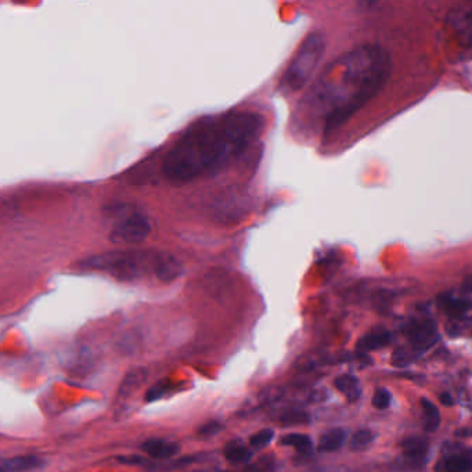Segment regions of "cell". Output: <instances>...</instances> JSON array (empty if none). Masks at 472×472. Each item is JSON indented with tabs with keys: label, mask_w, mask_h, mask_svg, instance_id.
<instances>
[{
	"label": "cell",
	"mask_w": 472,
	"mask_h": 472,
	"mask_svg": "<svg viewBox=\"0 0 472 472\" xmlns=\"http://www.w3.org/2000/svg\"><path fill=\"white\" fill-rule=\"evenodd\" d=\"M43 466V460L37 456H18L12 459L3 460L1 470L6 472H26L40 469Z\"/></svg>",
	"instance_id": "obj_13"
},
{
	"label": "cell",
	"mask_w": 472,
	"mask_h": 472,
	"mask_svg": "<svg viewBox=\"0 0 472 472\" xmlns=\"http://www.w3.org/2000/svg\"><path fill=\"white\" fill-rule=\"evenodd\" d=\"M462 291H463L464 294H472V276H469V277L464 280V283H463V285H462Z\"/></svg>",
	"instance_id": "obj_32"
},
{
	"label": "cell",
	"mask_w": 472,
	"mask_h": 472,
	"mask_svg": "<svg viewBox=\"0 0 472 472\" xmlns=\"http://www.w3.org/2000/svg\"><path fill=\"white\" fill-rule=\"evenodd\" d=\"M111 215L117 218L110 232V239L115 244H139L151 233L150 219L133 207L122 204L112 208Z\"/></svg>",
	"instance_id": "obj_5"
},
{
	"label": "cell",
	"mask_w": 472,
	"mask_h": 472,
	"mask_svg": "<svg viewBox=\"0 0 472 472\" xmlns=\"http://www.w3.org/2000/svg\"><path fill=\"white\" fill-rule=\"evenodd\" d=\"M346 434L341 428H332L321 435L317 444V450L321 453H332L342 448L345 444Z\"/></svg>",
	"instance_id": "obj_15"
},
{
	"label": "cell",
	"mask_w": 472,
	"mask_h": 472,
	"mask_svg": "<svg viewBox=\"0 0 472 472\" xmlns=\"http://www.w3.org/2000/svg\"><path fill=\"white\" fill-rule=\"evenodd\" d=\"M142 450L151 459L155 460H169L179 455L180 446L176 442L160 439V438H151L147 439L142 445Z\"/></svg>",
	"instance_id": "obj_9"
},
{
	"label": "cell",
	"mask_w": 472,
	"mask_h": 472,
	"mask_svg": "<svg viewBox=\"0 0 472 472\" xmlns=\"http://www.w3.org/2000/svg\"><path fill=\"white\" fill-rule=\"evenodd\" d=\"M281 396H283V389H281V388H278V387L267 388V389H264L263 392H260V394L256 396V405L252 407V410H255V409H258V407H260V406L273 403V402L278 401Z\"/></svg>",
	"instance_id": "obj_25"
},
{
	"label": "cell",
	"mask_w": 472,
	"mask_h": 472,
	"mask_svg": "<svg viewBox=\"0 0 472 472\" xmlns=\"http://www.w3.org/2000/svg\"><path fill=\"white\" fill-rule=\"evenodd\" d=\"M278 421L285 427L305 425V424H309L310 416L306 412H302V410H288L284 414H281Z\"/></svg>",
	"instance_id": "obj_22"
},
{
	"label": "cell",
	"mask_w": 472,
	"mask_h": 472,
	"mask_svg": "<svg viewBox=\"0 0 472 472\" xmlns=\"http://www.w3.org/2000/svg\"><path fill=\"white\" fill-rule=\"evenodd\" d=\"M174 389V382L162 380L157 384H154L153 387H150L146 392V402L151 403L155 401H160L162 398H165L171 391Z\"/></svg>",
	"instance_id": "obj_21"
},
{
	"label": "cell",
	"mask_w": 472,
	"mask_h": 472,
	"mask_svg": "<svg viewBox=\"0 0 472 472\" xmlns=\"http://www.w3.org/2000/svg\"><path fill=\"white\" fill-rule=\"evenodd\" d=\"M222 430H224L222 423H219L217 420H212V421H208L207 424L201 425V428L199 430V437H201V438H212V437L218 435Z\"/></svg>",
	"instance_id": "obj_28"
},
{
	"label": "cell",
	"mask_w": 472,
	"mask_h": 472,
	"mask_svg": "<svg viewBox=\"0 0 472 472\" xmlns=\"http://www.w3.org/2000/svg\"><path fill=\"white\" fill-rule=\"evenodd\" d=\"M392 341V334L385 330V328H374L371 331H369L367 334H364L362 338H359V341L356 342V351L363 355V353H369L373 351H378L381 348H385L391 344Z\"/></svg>",
	"instance_id": "obj_10"
},
{
	"label": "cell",
	"mask_w": 472,
	"mask_h": 472,
	"mask_svg": "<svg viewBox=\"0 0 472 472\" xmlns=\"http://www.w3.org/2000/svg\"><path fill=\"white\" fill-rule=\"evenodd\" d=\"M281 445L284 446H289L294 448L295 450H298L299 453H309L312 449V439L307 435L303 434H289L281 438L280 441Z\"/></svg>",
	"instance_id": "obj_19"
},
{
	"label": "cell",
	"mask_w": 472,
	"mask_h": 472,
	"mask_svg": "<svg viewBox=\"0 0 472 472\" xmlns=\"http://www.w3.org/2000/svg\"><path fill=\"white\" fill-rule=\"evenodd\" d=\"M392 72L389 53L380 44L357 46L327 65L312 87L310 106L328 136L346 124L387 85Z\"/></svg>",
	"instance_id": "obj_1"
},
{
	"label": "cell",
	"mask_w": 472,
	"mask_h": 472,
	"mask_svg": "<svg viewBox=\"0 0 472 472\" xmlns=\"http://www.w3.org/2000/svg\"><path fill=\"white\" fill-rule=\"evenodd\" d=\"M374 441V434L369 430L356 431L351 438V449L352 450H364Z\"/></svg>",
	"instance_id": "obj_23"
},
{
	"label": "cell",
	"mask_w": 472,
	"mask_h": 472,
	"mask_svg": "<svg viewBox=\"0 0 472 472\" xmlns=\"http://www.w3.org/2000/svg\"><path fill=\"white\" fill-rule=\"evenodd\" d=\"M421 409H423V416H424V428L428 432H434L439 428L441 424V414L438 407L428 399L423 398L421 399Z\"/></svg>",
	"instance_id": "obj_18"
},
{
	"label": "cell",
	"mask_w": 472,
	"mask_h": 472,
	"mask_svg": "<svg viewBox=\"0 0 472 472\" xmlns=\"http://www.w3.org/2000/svg\"><path fill=\"white\" fill-rule=\"evenodd\" d=\"M201 455L200 456H190V457H183V459H179V460H175V462H172L169 466H168V469L169 470H176V469H185V467H187V466H190V464H194V463H197V462H200L201 460Z\"/></svg>",
	"instance_id": "obj_30"
},
{
	"label": "cell",
	"mask_w": 472,
	"mask_h": 472,
	"mask_svg": "<svg viewBox=\"0 0 472 472\" xmlns=\"http://www.w3.org/2000/svg\"><path fill=\"white\" fill-rule=\"evenodd\" d=\"M334 387L346 398L348 402L355 403L362 398V388L359 380L352 374H341L335 378Z\"/></svg>",
	"instance_id": "obj_12"
},
{
	"label": "cell",
	"mask_w": 472,
	"mask_h": 472,
	"mask_svg": "<svg viewBox=\"0 0 472 472\" xmlns=\"http://www.w3.org/2000/svg\"><path fill=\"white\" fill-rule=\"evenodd\" d=\"M168 255L153 249H121L90 256L79 267L104 271L121 281H133L149 273L157 277Z\"/></svg>",
	"instance_id": "obj_3"
},
{
	"label": "cell",
	"mask_w": 472,
	"mask_h": 472,
	"mask_svg": "<svg viewBox=\"0 0 472 472\" xmlns=\"http://www.w3.org/2000/svg\"><path fill=\"white\" fill-rule=\"evenodd\" d=\"M226 460H229L230 463L235 464H241V463H248L252 457H253V452L244 445V442L241 441H233L230 442L224 452Z\"/></svg>",
	"instance_id": "obj_17"
},
{
	"label": "cell",
	"mask_w": 472,
	"mask_h": 472,
	"mask_svg": "<svg viewBox=\"0 0 472 472\" xmlns=\"http://www.w3.org/2000/svg\"><path fill=\"white\" fill-rule=\"evenodd\" d=\"M456 437H460V438H470V437H472V430L471 428H462V430L456 431Z\"/></svg>",
	"instance_id": "obj_33"
},
{
	"label": "cell",
	"mask_w": 472,
	"mask_h": 472,
	"mask_svg": "<svg viewBox=\"0 0 472 472\" xmlns=\"http://www.w3.org/2000/svg\"><path fill=\"white\" fill-rule=\"evenodd\" d=\"M402 457L399 459V464L402 469L420 470L425 466L427 455L430 450L428 441L423 437H409L401 442Z\"/></svg>",
	"instance_id": "obj_7"
},
{
	"label": "cell",
	"mask_w": 472,
	"mask_h": 472,
	"mask_svg": "<svg viewBox=\"0 0 472 472\" xmlns=\"http://www.w3.org/2000/svg\"><path fill=\"white\" fill-rule=\"evenodd\" d=\"M324 51V36L317 32L309 33L298 47L294 58L283 74L281 89L287 93H294L303 89L316 72Z\"/></svg>",
	"instance_id": "obj_4"
},
{
	"label": "cell",
	"mask_w": 472,
	"mask_h": 472,
	"mask_svg": "<svg viewBox=\"0 0 472 472\" xmlns=\"http://www.w3.org/2000/svg\"><path fill=\"white\" fill-rule=\"evenodd\" d=\"M391 401H392L391 394L387 389L380 388V389L376 391V394L373 396V406L378 410H385L391 406Z\"/></svg>",
	"instance_id": "obj_27"
},
{
	"label": "cell",
	"mask_w": 472,
	"mask_h": 472,
	"mask_svg": "<svg viewBox=\"0 0 472 472\" xmlns=\"http://www.w3.org/2000/svg\"><path fill=\"white\" fill-rule=\"evenodd\" d=\"M439 402H441L444 406H453V405H455V401H453L452 395H450V394H448V392H444V394H441V396H439Z\"/></svg>",
	"instance_id": "obj_31"
},
{
	"label": "cell",
	"mask_w": 472,
	"mask_h": 472,
	"mask_svg": "<svg viewBox=\"0 0 472 472\" xmlns=\"http://www.w3.org/2000/svg\"><path fill=\"white\" fill-rule=\"evenodd\" d=\"M421 356L419 352H416L410 345L407 346H399L394 355H392V364L395 367H406L416 362Z\"/></svg>",
	"instance_id": "obj_20"
},
{
	"label": "cell",
	"mask_w": 472,
	"mask_h": 472,
	"mask_svg": "<svg viewBox=\"0 0 472 472\" xmlns=\"http://www.w3.org/2000/svg\"><path fill=\"white\" fill-rule=\"evenodd\" d=\"M403 332L409 345L420 355L431 349L439 341L437 323L431 319L412 320L403 327Z\"/></svg>",
	"instance_id": "obj_6"
},
{
	"label": "cell",
	"mask_w": 472,
	"mask_h": 472,
	"mask_svg": "<svg viewBox=\"0 0 472 472\" xmlns=\"http://www.w3.org/2000/svg\"><path fill=\"white\" fill-rule=\"evenodd\" d=\"M277 464L276 460L273 457H262L256 462H253L252 464H249L248 467L244 469L242 472H273L276 470Z\"/></svg>",
	"instance_id": "obj_26"
},
{
	"label": "cell",
	"mask_w": 472,
	"mask_h": 472,
	"mask_svg": "<svg viewBox=\"0 0 472 472\" xmlns=\"http://www.w3.org/2000/svg\"><path fill=\"white\" fill-rule=\"evenodd\" d=\"M146 380H147V370L146 369L137 367V369L130 370L121 382L119 395L122 398L132 395L135 391H137L144 384Z\"/></svg>",
	"instance_id": "obj_16"
},
{
	"label": "cell",
	"mask_w": 472,
	"mask_h": 472,
	"mask_svg": "<svg viewBox=\"0 0 472 472\" xmlns=\"http://www.w3.org/2000/svg\"><path fill=\"white\" fill-rule=\"evenodd\" d=\"M117 460L122 464H128V466H146L149 463V460L143 456H136V455H130V456H119L117 457Z\"/></svg>",
	"instance_id": "obj_29"
},
{
	"label": "cell",
	"mask_w": 472,
	"mask_h": 472,
	"mask_svg": "<svg viewBox=\"0 0 472 472\" xmlns=\"http://www.w3.org/2000/svg\"><path fill=\"white\" fill-rule=\"evenodd\" d=\"M437 472H470L472 471L471 452H459L446 456L437 466Z\"/></svg>",
	"instance_id": "obj_11"
},
{
	"label": "cell",
	"mask_w": 472,
	"mask_h": 472,
	"mask_svg": "<svg viewBox=\"0 0 472 472\" xmlns=\"http://www.w3.org/2000/svg\"><path fill=\"white\" fill-rule=\"evenodd\" d=\"M263 118L252 111H235L194 122L167 153L162 171L175 185L212 175L233 161L259 137Z\"/></svg>",
	"instance_id": "obj_2"
},
{
	"label": "cell",
	"mask_w": 472,
	"mask_h": 472,
	"mask_svg": "<svg viewBox=\"0 0 472 472\" xmlns=\"http://www.w3.org/2000/svg\"><path fill=\"white\" fill-rule=\"evenodd\" d=\"M448 24L459 37L460 43L472 49V6L469 8L453 10L448 15Z\"/></svg>",
	"instance_id": "obj_8"
},
{
	"label": "cell",
	"mask_w": 472,
	"mask_h": 472,
	"mask_svg": "<svg viewBox=\"0 0 472 472\" xmlns=\"http://www.w3.org/2000/svg\"><path fill=\"white\" fill-rule=\"evenodd\" d=\"M193 472H219V471H214V470H200V471H193Z\"/></svg>",
	"instance_id": "obj_34"
},
{
	"label": "cell",
	"mask_w": 472,
	"mask_h": 472,
	"mask_svg": "<svg viewBox=\"0 0 472 472\" xmlns=\"http://www.w3.org/2000/svg\"><path fill=\"white\" fill-rule=\"evenodd\" d=\"M439 305L450 317H463L471 309V301L467 298H457L450 294L439 298Z\"/></svg>",
	"instance_id": "obj_14"
},
{
	"label": "cell",
	"mask_w": 472,
	"mask_h": 472,
	"mask_svg": "<svg viewBox=\"0 0 472 472\" xmlns=\"http://www.w3.org/2000/svg\"><path fill=\"white\" fill-rule=\"evenodd\" d=\"M273 438H274V431L270 430V428H264V430H260L256 434H253L249 439V444L253 449L260 450V449H264L266 446H269L271 444Z\"/></svg>",
	"instance_id": "obj_24"
}]
</instances>
